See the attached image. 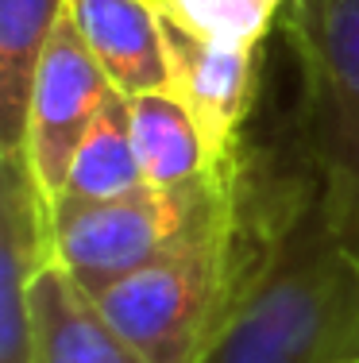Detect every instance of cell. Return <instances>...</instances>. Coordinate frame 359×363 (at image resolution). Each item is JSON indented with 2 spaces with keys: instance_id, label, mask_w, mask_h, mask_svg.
<instances>
[{
  "instance_id": "obj_1",
  "label": "cell",
  "mask_w": 359,
  "mask_h": 363,
  "mask_svg": "<svg viewBox=\"0 0 359 363\" xmlns=\"http://www.w3.org/2000/svg\"><path fill=\"white\" fill-rule=\"evenodd\" d=\"M359 255L332 232L317 186L282 135L263 255L201 363H355Z\"/></svg>"
},
{
  "instance_id": "obj_2",
  "label": "cell",
  "mask_w": 359,
  "mask_h": 363,
  "mask_svg": "<svg viewBox=\"0 0 359 363\" xmlns=\"http://www.w3.org/2000/svg\"><path fill=\"white\" fill-rule=\"evenodd\" d=\"M275 186V147L244 140L232 205L190 247L93 290L108 325L147 363H201L236 313L263 255Z\"/></svg>"
},
{
  "instance_id": "obj_3",
  "label": "cell",
  "mask_w": 359,
  "mask_h": 363,
  "mask_svg": "<svg viewBox=\"0 0 359 363\" xmlns=\"http://www.w3.org/2000/svg\"><path fill=\"white\" fill-rule=\"evenodd\" d=\"M297 108L286 140L332 232L359 255V0H290Z\"/></svg>"
},
{
  "instance_id": "obj_4",
  "label": "cell",
  "mask_w": 359,
  "mask_h": 363,
  "mask_svg": "<svg viewBox=\"0 0 359 363\" xmlns=\"http://www.w3.org/2000/svg\"><path fill=\"white\" fill-rule=\"evenodd\" d=\"M236 159L190 186H139L113 201L55 205L58 263L93 294L190 247L232 205Z\"/></svg>"
},
{
  "instance_id": "obj_5",
  "label": "cell",
  "mask_w": 359,
  "mask_h": 363,
  "mask_svg": "<svg viewBox=\"0 0 359 363\" xmlns=\"http://www.w3.org/2000/svg\"><path fill=\"white\" fill-rule=\"evenodd\" d=\"M108 93H113V85H108L105 70L78 35L74 20L62 16L42 50L28 108V140H23V155H28L35 182L50 205L62 197L74 151Z\"/></svg>"
},
{
  "instance_id": "obj_6",
  "label": "cell",
  "mask_w": 359,
  "mask_h": 363,
  "mask_svg": "<svg viewBox=\"0 0 359 363\" xmlns=\"http://www.w3.org/2000/svg\"><path fill=\"white\" fill-rule=\"evenodd\" d=\"M55 255V213L28 155H0V363H23L31 290Z\"/></svg>"
},
{
  "instance_id": "obj_7",
  "label": "cell",
  "mask_w": 359,
  "mask_h": 363,
  "mask_svg": "<svg viewBox=\"0 0 359 363\" xmlns=\"http://www.w3.org/2000/svg\"><path fill=\"white\" fill-rule=\"evenodd\" d=\"M162 39L170 58V93L193 112L217 162H228L244 147V120L251 116L259 89V50L209 43L166 12Z\"/></svg>"
},
{
  "instance_id": "obj_8",
  "label": "cell",
  "mask_w": 359,
  "mask_h": 363,
  "mask_svg": "<svg viewBox=\"0 0 359 363\" xmlns=\"http://www.w3.org/2000/svg\"><path fill=\"white\" fill-rule=\"evenodd\" d=\"M66 16L116 93L139 97L170 89L159 0H70Z\"/></svg>"
},
{
  "instance_id": "obj_9",
  "label": "cell",
  "mask_w": 359,
  "mask_h": 363,
  "mask_svg": "<svg viewBox=\"0 0 359 363\" xmlns=\"http://www.w3.org/2000/svg\"><path fill=\"white\" fill-rule=\"evenodd\" d=\"M23 363H147L108 325L93 294L50 263L31 290V328Z\"/></svg>"
},
{
  "instance_id": "obj_10",
  "label": "cell",
  "mask_w": 359,
  "mask_h": 363,
  "mask_svg": "<svg viewBox=\"0 0 359 363\" xmlns=\"http://www.w3.org/2000/svg\"><path fill=\"white\" fill-rule=\"evenodd\" d=\"M70 0H0V155H20L35 74Z\"/></svg>"
},
{
  "instance_id": "obj_11",
  "label": "cell",
  "mask_w": 359,
  "mask_h": 363,
  "mask_svg": "<svg viewBox=\"0 0 359 363\" xmlns=\"http://www.w3.org/2000/svg\"><path fill=\"white\" fill-rule=\"evenodd\" d=\"M127 116H132V143L147 186H190L224 167L209 151V140L193 112L170 89L127 97Z\"/></svg>"
},
{
  "instance_id": "obj_12",
  "label": "cell",
  "mask_w": 359,
  "mask_h": 363,
  "mask_svg": "<svg viewBox=\"0 0 359 363\" xmlns=\"http://www.w3.org/2000/svg\"><path fill=\"white\" fill-rule=\"evenodd\" d=\"M147 186L143 182L139 155L132 143V116H127V97L124 93H108L105 105L97 108L89 132L81 135L78 151H74L70 174L62 186V201H113L132 189ZM50 205V209H55Z\"/></svg>"
},
{
  "instance_id": "obj_13",
  "label": "cell",
  "mask_w": 359,
  "mask_h": 363,
  "mask_svg": "<svg viewBox=\"0 0 359 363\" xmlns=\"http://www.w3.org/2000/svg\"><path fill=\"white\" fill-rule=\"evenodd\" d=\"M162 12L220 47L259 50L290 0H159Z\"/></svg>"
},
{
  "instance_id": "obj_14",
  "label": "cell",
  "mask_w": 359,
  "mask_h": 363,
  "mask_svg": "<svg viewBox=\"0 0 359 363\" xmlns=\"http://www.w3.org/2000/svg\"><path fill=\"white\" fill-rule=\"evenodd\" d=\"M355 363H359V359H355Z\"/></svg>"
}]
</instances>
